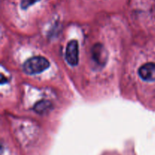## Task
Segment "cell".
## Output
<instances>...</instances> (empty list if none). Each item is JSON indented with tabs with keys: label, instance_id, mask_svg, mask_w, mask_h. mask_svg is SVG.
<instances>
[{
	"label": "cell",
	"instance_id": "1",
	"mask_svg": "<svg viewBox=\"0 0 155 155\" xmlns=\"http://www.w3.org/2000/svg\"><path fill=\"white\" fill-rule=\"evenodd\" d=\"M50 66V63L45 58L42 56H35L26 61L24 64V71L29 75L40 74Z\"/></svg>",
	"mask_w": 155,
	"mask_h": 155
},
{
	"label": "cell",
	"instance_id": "2",
	"mask_svg": "<svg viewBox=\"0 0 155 155\" xmlns=\"http://www.w3.org/2000/svg\"><path fill=\"white\" fill-rule=\"evenodd\" d=\"M66 61L71 66H77L79 63V44L75 39L71 40L67 45Z\"/></svg>",
	"mask_w": 155,
	"mask_h": 155
},
{
	"label": "cell",
	"instance_id": "3",
	"mask_svg": "<svg viewBox=\"0 0 155 155\" xmlns=\"http://www.w3.org/2000/svg\"><path fill=\"white\" fill-rule=\"evenodd\" d=\"M139 75L143 80L147 82L155 81V63L149 62L140 67Z\"/></svg>",
	"mask_w": 155,
	"mask_h": 155
},
{
	"label": "cell",
	"instance_id": "4",
	"mask_svg": "<svg viewBox=\"0 0 155 155\" xmlns=\"http://www.w3.org/2000/svg\"><path fill=\"white\" fill-rule=\"evenodd\" d=\"M92 57L94 60L98 63V64L104 65L107 61V54L105 48H104L102 45L101 44H96L93 46L92 50Z\"/></svg>",
	"mask_w": 155,
	"mask_h": 155
},
{
	"label": "cell",
	"instance_id": "5",
	"mask_svg": "<svg viewBox=\"0 0 155 155\" xmlns=\"http://www.w3.org/2000/svg\"><path fill=\"white\" fill-rule=\"evenodd\" d=\"M51 104L48 101H45V100H42V101H39V102L36 103L33 107V110L35 112L39 114H42L47 113L51 109Z\"/></svg>",
	"mask_w": 155,
	"mask_h": 155
},
{
	"label": "cell",
	"instance_id": "6",
	"mask_svg": "<svg viewBox=\"0 0 155 155\" xmlns=\"http://www.w3.org/2000/svg\"><path fill=\"white\" fill-rule=\"evenodd\" d=\"M40 0H21V8L26 10V9L28 8L30 6L33 5L35 3L38 2Z\"/></svg>",
	"mask_w": 155,
	"mask_h": 155
}]
</instances>
